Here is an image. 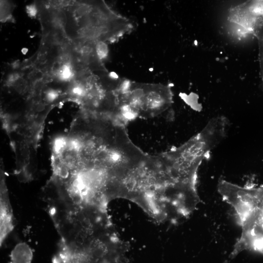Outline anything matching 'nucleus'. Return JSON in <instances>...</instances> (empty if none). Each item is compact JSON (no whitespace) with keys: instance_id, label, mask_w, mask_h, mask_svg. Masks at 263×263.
I'll list each match as a JSON object with an SVG mask.
<instances>
[{"instance_id":"20e7f679","label":"nucleus","mask_w":263,"mask_h":263,"mask_svg":"<svg viewBox=\"0 0 263 263\" xmlns=\"http://www.w3.org/2000/svg\"><path fill=\"white\" fill-rule=\"evenodd\" d=\"M27 11L30 16H35L37 13V8L35 5H30L27 7Z\"/></svg>"},{"instance_id":"7ed1b4c3","label":"nucleus","mask_w":263,"mask_h":263,"mask_svg":"<svg viewBox=\"0 0 263 263\" xmlns=\"http://www.w3.org/2000/svg\"><path fill=\"white\" fill-rule=\"evenodd\" d=\"M73 69L71 65L65 64L62 66L58 71L57 75L62 80H68L73 76Z\"/></svg>"},{"instance_id":"f03ea898","label":"nucleus","mask_w":263,"mask_h":263,"mask_svg":"<svg viewBox=\"0 0 263 263\" xmlns=\"http://www.w3.org/2000/svg\"><path fill=\"white\" fill-rule=\"evenodd\" d=\"M32 259V254L29 249L17 248L12 254V263H29Z\"/></svg>"},{"instance_id":"f257e3e1","label":"nucleus","mask_w":263,"mask_h":263,"mask_svg":"<svg viewBox=\"0 0 263 263\" xmlns=\"http://www.w3.org/2000/svg\"><path fill=\"white\" fill-rule=\"evenodd\" d=\"M218 190L233 208L241 227L232 256L244 250L263 254V186H241L221 179Z\"/></svg>"}]
</instances>
